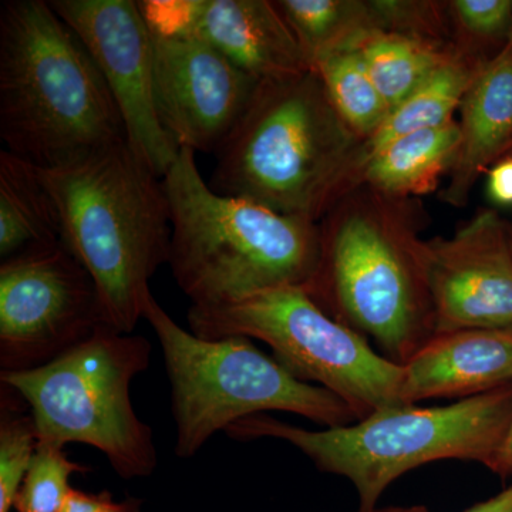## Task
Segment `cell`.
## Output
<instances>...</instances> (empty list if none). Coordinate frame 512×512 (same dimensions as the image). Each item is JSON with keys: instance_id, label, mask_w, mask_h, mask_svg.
Returning <instances> with one entry per match:
<instances>
[{"instance_id": "6da1fadb", "label": "cell", "mask_w": 512, "mask_h": 512, "mask_svg": "<svg viewBox=\"0 0 512 512\" xmlns=\"http://www.w3.org/2000/svg\"><path fill=\"white\" fill-rule=\"evenodd\" d=\"M0 137L6 151L40 170L127 141L99 67L49 2L0 8Z\"/></svg>"}, {"instance_id": "7a4b0ae2", "label": "cell", "mask_w": 512, "mask_h": 512, "mask_svg": "<svg viewBox=\"0 0 512 512\" xmlns=\"http://www.w3.org/2000/svg\"><path fill=\"white\" fill-rule=\"evenodd\" d=\"M40 173L56 204L60 241L92 275L106 325L133 333L153 295L150 279L170 261L163 178L128 141Z\"/></svg>"}, {"instance_id": "3957f363", "label": "cell", "mask_w": 512, "mask_h": 512, "mask_svg": "<svg viewBox=\"0 0 512 512\" xmlns=\"http://www.w3.org/2000/svg\"><path fill=\"white\" fill-rule=\"evenodd\" d=\"M359 140L318 73L261 82L215 154L211 188L316 224L355 180Z\"/></svg>"}, {"instance_id": "277c9868", "label": "cell", "mask_w": 512, "mask_h": 512, "mask_svg": "<svg viewBox=\"0 0 512 512\" xmlns=\"http://www.w3.org/2000/svg\"><path fill=\"white\" fill-rule=\"evenodd\" d=\"M163 184L173 227L168 265L191 306L311 284L320 256L318 224L218 194L190 148H180Z\"/></svg>"}, {"instance_id": "5b68a950", "label": "cell", "mask_w": 512, "mask_h": 512, "mask_svg": "<svg viewBox=\"0 0 512 512\" xmlns=\"http://www.w3.org/2000/svg\"><path fill=\"white\" fill-rule=\"evenodd\" d=\"M512 420V383L448 406L403 404L348 426L308 430L268 414L232 424V440H282L323 473L346 478L359 512L376 510L393 481L440 460L476 461L490 468Z\"/></svg>"}, {"instance_id": "8992f818", "label": "cell", "mask_w": 512, "mask_h": 512, "mask_svg": "<svg viewBox=\"0 0 512 512\" xmlns=\"http://www.w3.org/2000/svg\"><path fill=\"white\" fill-rule=\"evenodd\" d=\"M144 319L156 333L171 386L175 456H197L220 431L268 412L298 414L323 429L356 423L335 394L292 376L245 336L198 338L181 328L154 295Z\"/></svg>"}, {"instance_id": "52a82bcc", "label": "cell", "mask_w": 512, "mask_h": 512, "mask_svg": "<svg viewBox=\"0 0 512 512\" xmlns=\"http://www.w3.org/2000/svg\"><path fill=\"white\" fill-rule=\"evenodd\" d=\"M424 244L377 212L339 210L320 228L319 264L305 291L403 366L436 333Z\"/></svg>"}, {"instance_id": "ba28073f", "label": "cell", "mask_w": 512, "mask_h": 512, "mask_svg": "<svg viewBox=\"0 0 512 512\" xmlns=\"http://www.w3.org/2000/svg\"><path fill=\"white\" fill-rule=\"evenodd\" d=\"M151 352L144 336L104 326L45 366L0 373V383L28 404L40 443L86 444L124 480L150 477L158 467L156 441L134 410L131 383L150 366Z\"/></svg>"}, {"instance_id": "9c48e42d", "label": "cell", "mask_w": 512, "mask_h": 512, "mask_svg": "<svg viewBox=\"0 0 512 512\" xmlns=\"http://www.w3.org/2000/svg\"><path fill=\"white\" fill-rule=\"evenodd\" d=\"M187 320L198 338L261 340L292 376L338 396L357 420L403 406V366L329 316L303 288L285 286L227 305L191 306Z\"/></svg>"}, {"instance_id": "30bf717a", "label": "cell", "mask_w": 512, "mask_h": 512, "mask_svg": "<svg viewBox=\"0 0 512 512\" xmlns=\"http://www.w3.org/2000/svg\"><path fill=\"white\" fill-rule=\"evenodd\" d=\"M106 325L97 286L62 241L0 265V373L59 359Z\"/></svg>"}, {"instance_id": "8fae6325", "label": "cell", "mask_w": 512, "mask_h": 512, "mask_svg": "<svg viewBox=\"0 0 512 512\" xmlns=\"http://www.w3.org/2000/svg\"><path fill=\"white\" fill-rule=\"evenodd\" d=\"M109 86L126 127L128 146L160 178L180 147L161 124L154 94L153 33L140 2L52 0Z\"/></svg>"}, {"instance_id": "7c38bea8", "label": "cell", "mask_w": 512, "mask_h": 512, "mask_svg": "<svg viewBox=\"0 0 512 512\" xmlns=\"http://www.w3.org/2000/svg\"><path fill=\"white\" fill-rule=\"evenodd\" d=\"M151 33L154 94L164 130L180 148L217 154L261 82L198 37Z\"/></svg>"}, {"instance_id": "4fadbf2b", "label": "cell", "mask_w": 512, "mask_h": 512, "mask_svg": "<svg viewBox=\"0 0 512 512\" xmlns=\"http://www.w3.org/2000/svg\"><path fill=\"white\" fill-rule=\"evenodd\" d=\"M437 333L512 328L510 229L484 211L451 238L424 244Z\"/></svg>"}, {"instance_id": "5bb4252c", "label": "cell", "mask_w": 512, "mask_h": 512, "mask_svg": "<svg viewBox=\"0 0 512 512\" xmlns=\"http://www.w3.org/2000/svg\"><path fill=\"white\" fill-rule=\"evenodd\" d=\"M140 5L151 29L198 37L258 82L315 72L274 2L183 0Z\"/></svg>"}, {"instance_id": "9a60e30c", "label": "cell", "mask_w": 512, "mask_h": 512, "mask_svg": "<svg viewBox=\"0 0 512 512\" xmlns=\"http://www.w3.org/2000/svg\"><path fill=\"white\" fill-rule=\"evenodd\" d=\"M403 404L470 399L512 383V328L437 333L403 365Z\"/></svg>"}, {"instance_id": "2e32d148", "label": "cell", "mask_w": 512, "mask_h": 512, "mask_svg": "<svg viewBox=\"0 0 512 512\" xmlns=\"http://www.w3.org/2000/svg\"><path fill=\"white\" fill-rule=\"evenodd\" d=\"M460 109V151L446 192V200L457 205L512 138V57L505 47L480 64Z\"/></svg>"}, {"instance_id": "e0dca14e", "label": "cell", "mask_w": 512, "mask_h": 512, "mask_svg": "<svg viewBox=\"0 0 512 512\" xmlns=\"http://www.w3.org/2000/svg\"><path fill=\"white\" fill-rule=\"evenodd\" d=\"M460 141V124L454 120L397 138L365 158L355 180L389 197L427 194L437 187L441 175L453 170Z\"/></svg>"}, {"instance_id": "ac0fdd59", "label": "cell", "mask_w": 512, "mask_h": 512, "mask_svg": "<svg viewBox=\"0 0 512 512\" xmlns=\"http://www.w3.org/2000/svg\"><path fill=\"white\" fill-rule=\"evenodd\" d=\"M60 241L56 204L40 168L0 153V258Z\"/></svg>"}, {"instance_id": "d6986e66", "label": "cell", "mask_w": 512, "mask_h": 512, "mask_svg": "<svg viewBox=\"0 0 512 512\" xmlns=\"http://www.w3.org/2000/svg\"><path fill=\"white\" fill-rule=\"evenodd\" d=\"M480 64L467 63L457 53L439 67L416 92L387 114L372 136L362 141L356 170L365 158L397 138L440 127L453 120L454 111L460 107Z\"/></svg>"}, {"instance_id": "ffe728a7", "label": "cell", "mask_w": 512, "mask_h": 512, "mask_svg": "<svg viewBox=\"0 0 512 512\" xmlns=\"http://www.w3.org/2000/svg\"><path fill=\"white\" fill-rule=\"evenodd\" d=\"M313 70L319 60L356 49L369 33L383 29L373 2L281 0L274 2Z\"/></svg>"}, {"instance_id": "44dd1931", "label": "cell", "mask_w": 512, "mask_h": 512, "mask_svg": "<svg viewBox=\"0 0 512 512\" xmlns=\"http://www.w3.org/2000/svg\"><path fill=\"white\" fill-rule=\"evenodd\" d=\"M356 49L390 111L457 55L431 40L386 29L369 33Z\"/></svg>"}, {"instance_id": "7402d4cb", "label": "cell", "mask_w": 512, "mask_h": 512, "mask_svg": "<svg viewBox=\"0 0 512 512\" xmlns=\"http://www.w3.org/2000/svg\"><path fill=\"white\" fill-rule=\"evenodd\" d=\"M339 116L357 137L366 140L390 113L357 49L343 50L315 64Z\"/></svg>"}, {"instance_id": "603a6c76", "label": "cell", "mask_w": 512, "mask_h": 512, "mask_svg": "<svg viewBox=\"0 0 512 512\" xmlns=\"http://www.w3.org/2000/svg\"><path fill=\"white\" fill-rule=\"evenodd\" d=\"M35 419L15 390L0 383V512L12 511L37 448Z\"/></svg>"}, {"instance_id": "cb8c5ba5", "label": "cell", "mask_w": 512, "mask_h": 512, "mask_svg": "<svg viewBox=\"0 0 512 512\" xmlns=\"http://www.w3.org/2000/svg\"><path fill=\"white\" fill-rule=\"evenodd\" d=\"M87 471L89 468L67 457L64 447L37 441L35 457L13 508L18 512H59L73 490L70 478Z\"/></svg>"}, {"instance_id": "d4e9b609", "label": "cell", "mask_w": 512, "mask_h": 512, "mask_svg": "<svg viewBox=\"0 0 512 512\" xmlns=\"http://www.w3.org/2000/svg\"><path fill=\"white\" fill-rule=\"evenodd\" d=\"M451 8L471 35L493 37L508 33L511 26V0H457Z\"/></svg>"}, {"instance_id": "484cf974", "label": "cell", "mask_w": 512, "mask_h": 512, "mask_svg": "<svg viewBox=\"0 0 512 512\" xmlns=\"http://www.w3.org/2000/svg\"><path fill=\"white\" fill-rule=\"evenodd\" d=\"M141 507H143V501L138 498L114 501L113 495L107 491L90 494L73 488L59 512H143Z\"/></svg>"}, {"instance_id": "4316f807", "label": "cell", "mask_w": 512, "mask_h": 512, "mask_svg": "<svg viewBox=\"0 0 512 512\" xmlns=\"http://www.w3.org/2000/svg\"><path fill=\"white\" fill-rule=\"evenodd\" d=\"M488 195L498 205H512V158H501L488 174Z\"/></svg>"}, {"instance_id": "83f0119b", "label": "cell", "mask_w": 512, "mask_h": 512, "mask_svg": "<svg viewBox=\"0 0 512 512\" xmlns=\"http://www.w3.org/2000/svg\"><path fill=\"white\" fill-rule=\"evenodd\" d=\"M372 512H430L423 505H409V507H377ZM464 512H512V487L503 493L495 495L490 500L473 505Z\"/></svg>"}, {"instance_id": "f1b7e54d", "label": "cell", "mask_w": 512, "mask_h": 512, "mask_svg": "<svg viewBox=\"0 0 512 512\" xmlns=\"http://www.w3.org/2000/svg\"><path fill=\"white\" fill-rule=\"evenodd\" d=\"M490 470L497 476L510 477L512 476V420L510 429L507 431V436L503 441L500 451L495 456Z\"/></svg>"}, {"instance_id": "f546056e", "label": "cell", "mask_w": 512, "mask_h": 512, "mask_svg": "<svg viewBox=\"0 0 512 512\" xmlns=\"http://www.w3.org/2000/svg\"><path fill=\"white\" fill-rule=\"evenodd\" d=\"M504 47H505V49L508 50V53H510V55L512 57V22H511L510 29H508L507 42H505Z\"/></svg>"}, {"instance_id": "4dcf8cb0", "label": "cell", "mask_w": 512, "mask_h": 512, "mask_svg": "<svg viewBox=\"0 0 512 512\" xmlns=\"http://www.w3.org/2000/svg\"><path fill=\"white\" fill-rule=\"evenodd\" d=\"M501 158H512V138L510 143L505 146L503 153H501V156L498 158V160H501Z\"/></svg>"}, {"instance_id": "1f68e13d", "label": "cell", "mask_w": 512, "mask_h": 512, "mask_svg": "<svg viewBox=\"0 0 512 512\" xmlns=\"http://www.w3.org/2000/svg\"><path fill=\"white\" fill-rule=\"evenodd\" d=\"M511 247H512V232L510 231Z\"/></svg>"}]
</instances>
